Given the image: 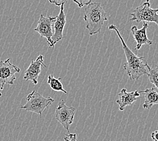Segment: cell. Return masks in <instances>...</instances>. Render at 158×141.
I'll use <instances>...</instances> for the list:
<instances>
[{
    "mask_svg": "<svg viewBox=\"0 0 158 141\" xmlns=\"http://www.w3.org/2000/svg\"><path fill=\"white\" fill-rule=\"evenodd\" d=\"M110 30H113L116 33L120 42L123 46L125 56L127 57V63L124 64L123 68L127 71V75L133 81H137L143 75L149 74V66L147 64L145 57H139L128 48L127 43H125L123 36L121 35L120 31L114 24L109 26Z\"/></svg>",
    "mask_w": 158,
    "mask_h": 141,
    "instance_id": "cell-1",
    "label": "cell"
},
{
    "mask_svg": "<svg viewBox=\"0 0 158 141\" xmlns=\"http://www.w3.org/2000/svg\"><path fill=\"white\" fill-rule=\"evenodd\" d=\"M83 19L89 35L98 34L101 31L104 22L107 20V14L101 3H91L85 8Z\"/></svg>",
    "mask_w": 158,
    "mask_h": 141,
    "instance_id": "cell-2",
    "label": "cell"
},
{
    "mask_svg": "<svg viewBox=\"0 0 158 141\" xmlns=\"http://www.w3.org/2000/svg\"><path fill=\"white\" fill-rule=\"evenodd\" d=\"M54 99L51 97L45 98L35 90L30 93L27 97V103L21 107V108L27 111L39 114L40 116L46 108L52 105Z\"/></svg>",
    "mask_w": 158,
    "mask_h": 141,
    "instance_id": "cell-3",
    "label": "cell"
},
{
    "mask_svg": "<svg viewBox=\"0 0 158 141\" xmlns=\"http://www.w3.org/2000/svg\"><path fill=\"white\" fill-rule=\"evenodd\" d=\"M158 8L153 9L150 6L149 2H145L139 6L130 13L131 19L129 21H136L138 23L141 22H150L156 23L158 27Z\"/></svg>",
    "mask_w": 158,
    "mask_h": 141,
    "instance_id": "cell-4",
    "label": "cell"
},
{
    "mask_svg": "<svg viewBox=\"0 0 158 141\" xmlns=\"http://www.w3.org/2000/svg\"><path fill=\"white\" fill-rule=\"evenodd\" d=\"M76 111L74 107L67 106L63 100L59 103L58 107L56 109V119L67 130L68 134H70V126L73 123Z\"/></svg>",
    "mask_w": 158,
    "mask_h": 141,
    "instance_id": "cell-5",
    "label": "cell"
},
{
    "mask_svg": "<svg viewBox=\"0 0 158 141\" xmlns=\"http://www.w3.org/2000/svg\"><path fill=\"white\" fill-rule=\"evenodd\" d=\"M56 18V16H45L43 14H41L37 26L34 29L35 31L37 32L41 35V37H45L47 39V42L50 48H52L55 46L53 44L52 37L53 35V27Z\"/></svg>",
    "mask_w": 158,
    "mask_h": 141,
    "instance_id": "cell-6",
    "label": "cell"
},
{
    "mask_svg": "<svg viewBox=\"0 0 158 141\" xmlns=\"http://www.w3.org/2000/svg\"><path fill=\"white\" fill-rule=\"evenodd\" d=\"M20 68L10 63V59L0 61V84L1 90H3L5 84L13 85L16 80L15 74L19 73Z\"/></svg>",
    "mask_w": 158,
    "mask_h": 141,
    "instance_id": "cell-7",
    "label": "cell"
},
{
    "mask_svg": "<svg viewBox=\"0 0 158 141\" xmlns=\"http://www.w3.org/2000/svg\"><path fill=\"white\" fill-rule=\"evenodd\" d=\"M44 56L39 55L35 60H31L29 67L24 72V80L31 81L34 85H37L38 84V78L41 73V67L47 68V66L44 63Z\"/></svg>",
    "mask_w": 158,
    "mask_h": 141,
    "instance_id": "cell-8",
    "label": "cell"
},
{
    "mask_svg": "<svg viewBox=\"0 0 158 141\" xmlns=\"http://www.w3.org/2000/svg\"><path fill=\"white\" fill-rule=\"evenodd\" d=\"M149 27L148 23L143 22V27L141 29H138L136 26H132L131 29V32L133 35L135 40L136 42L135 50H139L143 45H152L153 42L147 37V30Z\"/></svg>",
    "mask_w": 158,
    "mask_h": 141,
    "instance_id": "cell-9",
    "label": "cell"
},
{
    "mask_svg": "<svg viewBox=\"0 0 158 141\" xmlns=\"http://www.w3.org/2000/svg\"><path fill=\"white\" fill-rule=\"evenodd\" d=\"M64 5L60 6V13L56 18V20L53 24L54 27V33L52 37L53 44L60 42L63 38V31L65 24L66 23V16L64 12Z\"/></svg>",
    "mask_w": 158,
    "mask_h": 141,
    "instance_id": "cell-10",
    "label": "cell"
},
{
    "mask_svg": "<svg viewBox=\"0 0 158 141\" xmlns=\"http://www.w3.org/2000/svg\"><path fill=\"white\" fill-rule=\"evenodd\" d=\"M140 95L141 94L139 92V90L128 92L126 88L122 89L118 94V99L116 100V103L119 105V110L123 111L127 106L132 105L135 100L139 99Z\"/></svg>",
    "mask_w": 158,
    "mask_h": 141,
    "instance_id": "cell-11",
    "label": "cell"
},
{
    "mask_svg": "<svg viewBox=\"0 0 158 141\" xmlns=\"http://www.w3.org/2000/svg\"><path fill=\"white\" fill-rule=\"evenodd\" d=\"M139 92L144 95L145 102L143 104L144 108L149 109L154 104H158V91L155 87L145 90H139Z\"/></svg>",
    "mask_w": 158,
    "mask_h": 141,
    "instance_id": "cell-12",
    "label": "cell"
},
{
    "mask_svg": "<svg viewBox=\"0 0 158 141\" xmlns=\"http://www.w3.org/2000/svg\"><path fill=\"white\" fill-rule=\"evenodd\" d=\"M62 78H56L53 75H49L48 76V84L50 86L53 90L56 92H62L65 94H67L68 92L66 90H64V86L62 82Z\"/></svg>",
    "mask_w": 158,
    "mask_h": 141,
    "instance_id": "cell-13",
    "label": "cell"
},
{
    "mask_svg": "<svg viewBox=\"0 0 158 141\" xmlns=\"http://www.w3.org/2000/svg\"><path fill=\"white\" fill-rule=\"evenodd\" d=\"M148 77L150 82L155 86L156 88L158 91V65L151 68H149Z\"/></svg>",
    "mask_w": 158,
    "mask_h": 141,
    "instance_id": "cell-14",
    "label": "cell"
},
{
    "mask_svg": "<svg viewBox=\"0 0 158 141\" xmlns=\"http://www.w3.org/2000/svg\"><path fill=\"white\" fill-rule=\"evenodd\" d=\"M79 8H82L85 6H88L92 3V0H73Z\"/></svg>",
    "mask_w": 158,
    "mask_h": 141,
    "instance_id": "cell-15",
    "label": "cell"
},
{
    "mask_svg": "<svg viewBox=\"0 0 158 141\" xmlns=\"http://www.w3.org/2000/svg\"><path fill=\"white\" fill-rule=\"evenodd\" d=\"M64 141H77L76 134H68L64 138Z\"/></svg>",
    "mask_w": 158,
    "mask_h": 141,
    "instance_id": "cell-16",
    "label": "cell"
},
{
    "mask_svg": "<svg viewBox=\"0 0 158 141\" xmlns=\"http://www.w3.org/2000/svg\"><path fill=\"white\" fill-rule=\"evenodd\" d=\"M49 2L52 4H55L57 6H60L61 5L65 4L67 0H49Z\"/></svg>",
    "mask_w": 158,
    "mask_h": 141,
    "instance_id": "cell-17",
    "label": "cell"
},
{
    "mask_svg": "<svg viewBox=\"0 0 158 141\" xmlns=\"http://www.w3.org/2000/svg\"><path fill=\"white\" fill-rule=\"evenodd\" d=\"M151 137L153 141H158V130H156L151 134Z\"/></svg>",
    "mask_w": 158,
    "mask_h": 141,
    "instance_id": "cell-18",
    "label": "cell"
},
{
    "mask_svg": "<svg viewBox=\"0 0 158 141\" xmlns=\"http://www.w3.org/2000/svg\"><path fill=\"white\" fill-rule=\"evenodd\" d=\"M150 0H146V2H149Z\"/></svg>",
    "mask_w": 158,
    "mask_h": 141,
    "instance_id": "cell-19",
    "label": "cell"
},
{
    "mask_svg": "<svg viewBox=\"0 0 158 141\" xmlns=\"http://www.w3.org/2000/svg\"><path fill=\"white\" fill-rule=\"evenodd\" d=\"M2 96V94L1 93V92H0V97H1Z\"/></svg>",
    "mask_w": 158,
    "mask_h": 141,
    "instance_id": "cell-20",
    "label": "cell"
}]
</instances>
